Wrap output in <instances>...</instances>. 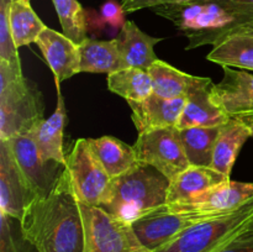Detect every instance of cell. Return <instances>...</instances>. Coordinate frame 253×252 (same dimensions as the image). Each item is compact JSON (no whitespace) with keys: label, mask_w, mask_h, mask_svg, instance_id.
Returning a JSON list of instances; mask_svg holds the SVG:
<instances>
[{"label":"cell","mask_w":253,"mask_h":252,"mask_svg":"<svg viewBox=\"0 0 253 252\" xmlns=\"http://www.w3.org/2000/svg\"><path fill=\"white\" fill-rule=\"evenodd\" d=\"M131 119L138 135L158 128L177 127L185 105V98L165 99L151 94L142 101H128Z\"/></svg>","instance_id":"obj_14"},{"label":"cell","mask_w":253,"mask_h":252,"mask_svg":"<svg viewBox=\"0 0 253 252\" xmlns=\"http://www.w3.org/2000/svg\"><path fill=\"white\" fill-rule=\"evenodd\" d=\"M108 89L126 101H142L153 93L148 71L127 67L108 74Z\"/></svg>","instance_id":"obj_24"},{"label":"cell","mask_w":253,"mask_h":252,"mask_svg":"<svg viewBox=\"0 0 253 252\" xmlns=\"http://www.w3.org/2000/svg\"><path fill=\"white\" fill-rule=\"evenodd\" d=\"M43 120V96L36 84L0 59V140L29 135Z\"/></svg>","instance_id":"obj_3"},{"label":"cell","mask_w":253,"mask_h":252,"mask_svg":"<svg viewBox=\"0 0 253 252\" xmlns=\"http://www.w3.org/2000/svg\"><path fill=\"white\" fill-rule=\"evenodd\" d=\"M236 34L253 35V21L241 25V26L232 27V29H220L215 31H205V32H185V36L188 37V44L185 48L193 49L202 47L204 44H211L215 46L222 40L232 36Z\"/></svg>","instance_id":"obj_29"},{"label":"cell","mask_w":253,"mask_h":252,"mask_svg":"<svg viewBox=\"0 0 253 252\" xmlns=\"http://www.w3.org/2000/svg\"><path fill=\"white\" fill-rule=\"evenodd\" d=\"M252 198L253 183L234 182L229 179L199 193L189 200L175 204H166V208L204 221L234 211Z\"/></svg>","instance_id":"obj_8"},{"label":"cell","mask_w":253,"mask_h":252,"mask_svg":"<svg viewBox=\"0 0 253 252\" xmlns=\"http://www.w3.org/2000/svg\"><path fill=\"white\" fill-rule=\"evenodd\" d=\"M124 1H126V0H123V1H121V2H124Z\"/></svg>","instance_id":"obj_38"},{"label":"cell","mask_w":253,"mask_h":252,"mask_svg":"<svg viewBox=\"0 0 253 252\" xmlns=\"http://www.w3.org/2000/svg\"><path fill=\"white\" fill-rule=\"evenodd\" d=\"M222 69L224 77L212 86L217 103L230 119L253 115V74L231 67H222Z\"/></svg>","instance_id":"obj_12"},{"label":"cell","mask_w":253,"mask_h":252,"mask_svg":"<svg viewBox=\"0 0 253 252\" xmlns=\"http://www.w3.org/2000/svg\"><path fill=\"white\" fill-rule=\"evenodd\" d=\"M14 0H0V59L21 68L19 51L15 44L10 25V10Z\"/></svg>","instance_id":"obj_28"},{"label":"cell","mask_w":253,"mask_h":252,"mask_svg":"<svg viewBox=\"0 0 253 252\" xmlns=\"http://www.w3.org/2000/svg\"><path fill=\"white\" fill-rule=\"evenodd\" d=\"M153 10L184 32L215 31L234 22V17L215 1H189L158 6Z\"/></svg>","instance_id":"obj_9"},{"label":"cell","mask_w":253,"mask_h":252,"mask_svg":"<svg viewBox=\"0 0 253 252\" xmlns=\"http://www.w3.org/2000/svg\"><path fill=\"white\" fill-rule=\"evenodd\" d=\"M252 224L253 198L234 211L193 225L155 252H219Z\"/></svg>","instance_id":"obj_4"},{"label":"cell","mask_w":253,"mask_h":252,"mask_svg":"<svg viewBox=\"0 0 253 252\" xmlns=\"http://www.w3.org/2000/svg\"><path fill=\"white\" fill-rule=\"evenodd\" d=\"M63 34L81 44L86 39V16L78 0H52Z\"/></svg>","instance_id":"obj_27"},{"label":"cell","mask_w":253,"mask_h":252,"mask_svg":"<svg viewBox=\"0 0 253 252\" xmlns=\"http://www.w3.org/2000/svg\"><path fill=\"white\" fill-rule=\"evenodd\" d=\"M125 14L123 5L116 0H106L100 7V16L104 22L114 29H123L125 25Z\"/></svg>","instance_id":"obj_32"},{"label":"cell","mask_w":253,"mask_h":252,"mask_svg":"<svg viewBox=\"0 0 253 252\" xmlns=\"http://www.w3.org/2000/svg\"><path fill=\"white\" fill-rule=\"evenodd\" d=\"M169 183L170 180L160 170L138 162L126 173L111 179L99 208L118 219L133 224L167 204Z\"/></svg>","instance_id":"obj_2"},{"label":"cell","mask_w":253,"mask_h":252,"mask_svg":"<svg viewBox=\"0 0 253 252\" xmlns=\"http://www.w3.org/2000/svg\"><path fill=\"white\" fill-rule=\"evenodd\" d=\"M249 137H251L249 127L239 119H230L221 126L219 137L215 143L211 168L230 178L240 150Z\"/></svg>","instance_id":"obj_21"},{"label":"cell","mask_w":253,"mask_h":252,"mask_svg":"<svg viewBox=\"0 0 253 252\" xmlns=\"http://www.w3.org/2000/svg\"><path fill=\"white\" fill-rule=\"evenodd\" d=\"M91 148L111 178H116L138 163L135 150L113 136L88 138Z\"/></svg>","instance_id":"obj_22"},{"label":"cell","mask_w":253,"mask_h":252,"mask_svg":"<svg viewBox=\"0 0 253 252\" xmlns=\"http://www.w3.org/2000/svg\"><path fill=\"white\" fill-rule=\"evenodd\" d=\"M230 178L211 167L189 166L185 170L175 175L169 183L167 204H175L189 200L204 190L226 182Z\"/></svg>","instance_id":"obj_18"},{"label":"cell","mask_w":253,"mask_h":252,"mask_svg":"<svg viewBox=\"0 0 253 252\" xmlns=\"http://www.w3.org/2000/svg\"><path fill=\"white\" fill-rule=\"evenodd\" d=\"M68 169L79 202L99 207L113 178L94 153L88 138H78L66 155Z\"/></svg>","instance_id":"obj_6"},{"label":"cell","mask_w":253,"mask_h":252,"mask_svg":"<svg viewBox=\"0 0 253 252\" xmlns=\"http://www.w3.org/2000/svg\"><path fill=\"white\" fill-rule=\"evenodd\" d=\"M153 94L165 99L185 98L208 78L184 73L170 64L157 59L148 68Z\"/></svg>","instance_id":"obj_19"},{"label":"cell","mask_w":253,"mask_h":252,"mask_svg":"<svg viewBox=\"0 0 253 252\" xmlns=\"http://www.w3.org/2000/svg\"><path fill=\"white\" fill-rule=\"evenodd\" d=\"M57 88V108L48 119L39 124L29 136L34 140L37 151L44 162H56L64 167L67 163L66 153L63 148L64 126L67 123V113L64 106L59 84Z\"/></svg>","instance_id":"obj_16"},{"label":"cell","mask_w":253,"mask_h":252,"mask_svg":"<svg viewBox=\"0 0 253 252\" xmlns=\"http://www.w3.org/2000/svg\"><path fill=\"white\" fill-rule=\"evenodd\" d=\"M7 143L32 197L36 198L47 194L61 173H57V168L61 165L52 161L44 162L37 151L34 140L29 135L10 138Z\"/></svg>","instance_id":"obj_10"},{"label":"cell","mask_w":253,"mask_h":252,"mask_svg":"<svg viewBox=\"0 0 253 252\" xmlns=\"http://www.w3.org/2000/svg\"><path fill=\"white\" fill-rule=\"evenodd\" d=\"M219 252H253V224L240 232Z\"/></svg>","instance_id":"obj_33"},{"label":"cell","mask_w":253,"mask_h":252,"mask_svg":"<svg viewBox=\"0 0 253 252\" xmlns=\"http://www.w3.org/2000/svg\"><path fill=\"white\" fill-rule=\"evenodd\" d=\"M207 58L221 67L253 71V35L236 34L222 40L215 44Z\"/></svg>","instance_id":"obj_23"},{"label":"cell","mask_w":253,"mask_h":252,"mask_svg":"<svg viewBox=\"0 0 253 252\" xmlns=\"http://www.w3.org/2000/svg\"><path fill=\"white\" fill-rule=\"evenodd\" d=\"M11 34L17 48L36 43L46 25L32 9L30 1L14 0L10 10Z\"/></svg>","instance_id":"obj_26"},{"label":"cell","mask_w":253,"mask_h":252,"mask_svg":"<svg viewBox=\"0 0 253 252\" xmlns=\"http://www.w3.org/2000/svg\"><path fill=\"white\" fill-rule=\"evenodd\" d=\"M239 120H241L242 123H245V125L249 127L250 132H251V136H253V115L246 116V118L244 119H239Z\"/></svg>","instance_id":"obj_35"},{"label":"cell","mask_w":253,"mask_h":252,"mask_svg":"<svg viewBox=\"0 0 253 252\" xmlns=\"http://www.w3.org/2000/svg\"><path fill=\"white\" fill-rule=\"evenodd\" d=\"M19 224L24 239L37 252H84L81 205L66 167L47 194L26 205Z\"/></svg>","instance_id":"obj_1"},{"label":"cell","mask_w":253,"mask_h":252,"mask_svg":"<svg viewBox=\"0 0 253 252\" xmlns=\"http://www.w3.org/2000/svg\"><path fill=\"white\" fill-rule=\"evenodd\" d=\"M212 1L217 2L234 17V22L224 29H232L253 21V0H212Z\"/></svg>","instance_id":"obj_31"},{"label":"cell","mask_w":253,"mask_h":252,"mask_svg":"<svg viewBox=\"0 0 253 252\" xmlns=\"http://www.w3.org/2000/svg\"><path fill=\"white\" fill-rule=\"evenodd\" d=\"M115 39L119 51L127 67L148 71L158 59L153 47L162 41V39L145 34L133 21H126Z\"/></svg>","instance_id":"obj_17"},{"label":"cell","mask_w":253,"mask_h":252,"mask_svg":"<svg viewBox=\"0 0 253 252\" xmlns=\"http://www.w3.org/2000/svg\"><path fill=\"white\" fill-rule=\"evenodd\" d=\"M32 199L9 143L0 140V212L20 221Z\"/></svg>","instance_id":"obj_11"},{"label":"cell","mask_w":253,"mask_h":252,"mask_svg":"<svg viewBox=\"0 0 253 252\" xmlns=\"http://www.w3.org/2000/svg\"><path fill=\"white\" fill-rule=\"evenodd\" d=\"M221 126L212 127H189L179 130L180 140L190 166L211 167L215 143Z\"/></svg>","instance_id":"obj_25"},{"label":"cell","mask_w":253,"mask_h":252,"mask_svg":"<svg viewBox=\"0 0 253 252\" xmlns=\"http://www.w3.org/2000/svg\"><path fill=\"white\" fill-rule=\"evenodd\" d=\"M79 47L81 73H106L127 68L118 47L116 39L109 41L86 37Z\"/></svg>","instance_id":"obj_20"},{"label":"cell","mask_w":253,"mask_h":252,"mask_svg":"<svg viewBox=\"0 0 253 252\" xmlns=\"http://www.w3.org/2000/svg\"><path fill=\"white\" fill-rule=\"evenodd\" d=\"M193 0H126L121 2L124 7V11L126 14L138 11L142 9H155L158 6H165V5L172 4H183V2H189Z\"/></svg>","instance_id":"obj_34"},{"label":"cell","mask_w":253,"mask_h":252,"mask_svg":"<svg viewBox=\"0 0 253 252\" xmlns=\"http://www.w3.org/2000/svg\"><path fill=\"white\" fill-rule=\"evenodd\" d=\"M81 205L84 224V252H153L136 235L132 224L99 207Z\"/></svg>","instance_id":"obj_5"},{"label":"cell","mask_w":253,"mask_h":252,"mask_svg":"<svg viewBox=\"0 0 253 252\" xmlns=\"http://www.w3.org/2000/svg\"><path fill=\"white\" fill-rule=\"evenodd\" d=\"M36 44L53 72L56 84H61L77 73H81L78 44L64 34L46 27L40 35Z\"/></svg>","instance_id":"obj_13"},{"label":"cell","mask_w":253,"mask_h":252,"mask_svg":"<svg viewBox=\"0 0 253 252\" xmlns=\"http://www.w3.org/2000/svg\"><path fill=\"white\" fill-rule=\"evenodd\" d=\"M193 1H212V0H193Z\"/></svg>","instance_id":"obj_36"},{"label":"cell","mask_w":253,"mask_h":252,"mask_svg":"<svg viewBox=\"0 0 253 252\" xmlns=\"http://www.w3.org/2000/svg\"><path fill=\"white\" fill-rule=\"evenodd\" d=\"M132 147L138 162L152 166L169 180L190 166L177 127L140 133Z\"/></svg>","instance_id":"obj_7"},{"label":"cell","mask_w":253,"mask_h":252,"mask_svg":"<svg viewBox=\"0 0 253 252\" xmlns=\"http://www.w3.org/2000/svg\"><path fill=\"white\" fill-rule=\"evenodd\" d=\"M12 217L4 212H0V252H25L22 241H25L21 234L17 235L12 224Z\"/></svg>","instance_id":"obj_30"},{"label":"cell","mask_w":253,"mask_h":252,"mask_svg":"<svg viewBox=\"0 0 253 252\" xmlns=\"http://www.w3.org/2000/svg\"><path fill=\"white\" fill-rule=\"evenodd\" d=\"M25 1H31V0H25Z\"/></svg>","instance_id":"obj_37"},{"label":"cell","mask_w":253,"mask_h":252,"mask_svg":"<svg viewBox=\"0 0 253 252\" xmlns=\"http://www.w3.org/2000/svg\"><path fill=\"white\" fill-rule=\"evenodd\" d=\"M212 86L214 83L208 78L187 96L184 109L177 124L178 130L222 126L230 120L229 115L215 99Z\"/></svg>","instance_id":"obj_15"}]
</instances>
